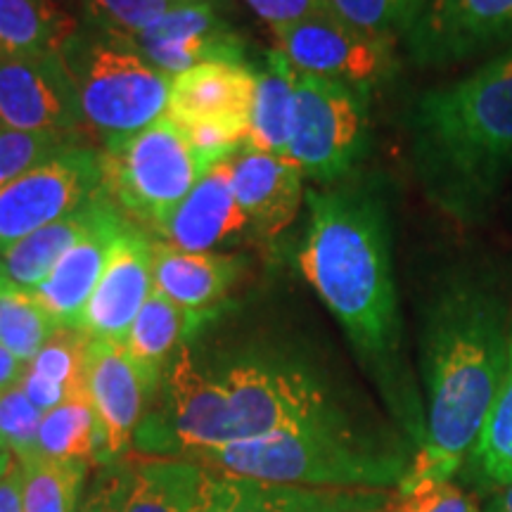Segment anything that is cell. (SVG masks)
<instances>
[{"label":"cell","mask_w":512,"mask_h":512,"mask_svg":"<svg viewBox=\"0 0 512 512\" xmlns=\"http://www.w3.org/2000/svg\"><path fill=\"white\" fill-rule=\"evenodd\" d=\"M510 325L508 299L491 271L465 266L441 280L422 328L425 434L399 489L463 472L501 382Z\"/></svg>","instance_id":"cell-1"},{"label":"cell","mask_w":512,"mask_h":512,"mask_svg":"<svg viewBox=\"0 0 512 512\" xmlns=\"http://www.w3.org/2000/svg\"><path fill=\"white\" fill-rule=\"evenodd\" d=\"M299 268L363 356L387 366L401 351L392 223L373 183L306 192Z\"/></svg>","instance_id":"cell-2"},{"label":"cell","mask_w":512,"mask_h":512,"mask_svg":"<svg viewBox=\"0 0 512 512\" xmlns=\"http://www.w3.org/2000/svg\"><path fill=\"white\" fill-rule=\"evenodd\" d=\"M411 133L427 197L465 226L489 219L512 174V46L422 93Z\"/></svg>","instance_id":"cell-3"},{"label":"cell","mask_w":512,"mask_h":512,"mask_svg":"<svg viewBox=\"0 0 512 512\" xmlns=\"http://www.w3.org/2000/svg\"><path fill=\"white\" fill-rule=\"evenodd\" d=\"M185 458L221 475L351 491L399 489L411 467L399 453H384L361 444L349 427L278 432L207 448Z\"/></svg>","instance_id":"cell-4"},{"label":"cell","mask_w":512,"mask_h":512,"mask_svg":"<svg viewBox=\"0 0 512 512\" xmlns=\"http://www.w3.org/2000/svg\"><path fill=\"white\" fill-rule=\"evenodd\" d=\"M62 60L72 76L83 126L102 143V150L131 138L169 112L171 79L147 62L131 43L100 31L86 36L79 29Z\"/></svg>","instance_id":"cell-5"},{"label":"cell","mask_w":512,"mask_h":512,"mask_svg":"<svg viewBox=\"0 0 512 512\" xmlns=\"http://www.w3.org/2000/svg\"><path fill=\"white\" fill-rule=\"evenodd\" d=\"M102 192L128 221L157 228L207 174L188 138L162 117L100 155Z\"/></svg>","instance_id":"cell-6"},{"label":"cell","mask_w":512,"mask_h":512,"mask_svg":"<svg viewBox=\"0 0 512 512\" xmlns=\"http://www.w3.org/2000/svg\"><path fill=\"white\" fill-rule=\"evenodd\" d=\"M219 380L228 403L230 444L278 432L347 427L323 384L299 366L240 361Z\"/></svg>","instance_id":"cell-7"},{"label":"cell","mask_w":512,"mask_h":512,"mask_svg":"<svg viewBox=\"0 0 512 512\" xmlns=\"http://www.w3.org/2000/svg\"><path fill=\"white\" fill-rule=\"evenodd\" d=\"M366 98L344 83L297 72L287 157L306 178L332 185L354 169L368 140Z\"/></svg>","instance_id":"cell-8"},{"label":"cell","mask_w":512,"mask_h":512,"mask_svg":"<svg viewBox=\"0 0 512 512\" xmlns=\"http://www.w3.org/2000/svg\"><path fill=\"white\" fill-rule=\"evenodd\" d=\"M102 192L98 152L69 145L0 190V252L64 219Z\"/></svg>","instance_id":"cell-9"},{"label":"cell","mask_w":512,"mask_h":512,"mask_svg":"<svg viewBox=\"0 0 512 512\" xmlns=\"http://www.w3.org/2000/svg\"><path fill=\"white\" fill-rule=\"evenodd\" d=\"M273 34L275 50L297 72L323 76L361 93L394 72V43L351 27L335 12H320Z\"/></svg>","instance_id":"cell-10"},{"label":"cell","mask_w":512,"mask_h":512,"mask_svg":"<svg viewBox=\"0 0 512 512\" xmlns=\"http://www.w3.org/2000/svg\"><path fill=\"white\" fill-rule=\"evenodd\" d=\"M512 41V0H420L406 34L420 64H458Z\"/></svg>","instance_id":"cell-11"},{"label":"cell","mask_w":512,"mask_h":512,"mask_svg":"<svg viewBox=\"0 0 512 512\" xmlns=\"http://www.w3.org/2000/svg\"><path fill=\"white\" fill-rule=\"evenodd\" d=\"M0 126L74 138L83 117L62 55L0 60Z\"/></svg>","instance_id":"cell-12"},{"label":"cell","mask_w":512,"mask_h":512,"mask_svg":"<svg viewBox=\"0 0 512 512\" xmlns=\"http://www.w3.org/2000/svg\"><path fill=\"white\" fill-rule=\"evenodd\" d=\"M152 261L155 242L145 238L138 223L126 221L112 242L100 283L86 304L79 330L100 342L124 344L133 320L155 290Z\"/></svg>","instance_id":"cell-13"},{"label":"cell","mask_w":512,"mask_h":512,"mask_svg":"<svg viewBox=\"0 0 512 512\" xmlns=\"http://www.w3.org/2000/svg\"><path fill=\"white\" fill-rule=\"evenodd\" d=\"M164 74L176 76L211 60H240L242 46L209 0H185L131 41Z\"/></svg>","instance_id":"cell-14"},{"label":"cell","mask_w":512,"mask_h":512,"mask_svg":"<svg viewBox=\"0 0 512 512\" xmlns=\"http://www.w3.org/2000/svg\"><path fill=\"white\" fill-rule=\"evenodd\" d=\"M86 387L98 418L100 453L107 460H117L131 448L152 384L126 354L124 344L91 339Z\"/></svg>","instance_id":"cell-15"},{"label":"cell","mask_w":512,"mask_h":512,"mask_svg":"<svg viewBox=\"0 0 512 512\" xmlns=\"http://www.w3.org/2000/svg\"><path fill=\"white\" fill-rule=\"evenodd\" d=\"M387 501L384 491L313 489L209 472L197 512H363Z\"/></svg>","instance_id":"cell-16"},{"label":"cell","mask_w":512,"mask_h":512,"mask_svg":"<svg viewBox=\"0 0 512 512\" xmlns=\"http://www.w3.org/2000/svg\"><path fill=\"white\" fill-rule=\"evenodd\" d=\"M126 221V216L102 192L93 226L74 242V247L67 249L48 278L34 290L55 328L79 330L86 304L91 302L95 287L100 283L112 242L126 226Z\"/></svg>","instance_id":"cell-17"},{"label":"cell","mask_w":512,"mask_h":512,"mask_svg":"<svg viewBox=\"0 0 512 512\" xmlns=\"http://www.w3.org/2000/svg\"><path fill=\"white\" fill-rule=\"evenodd\" d=\"M304 171L287 155L242 150L230 159V185L249 226L264 238H275L292 226L302 207Z\"/></svg>","instance_id":"cell-18"},{"label":"cell","mask_w":512,"mask_h":512,"mask_svg":"<svg viewBox=\"0 0 512 512\" xmlns=\"http://www.w3.org/2000/svg\"><path fill=\"white\" fill-rule=\"evenodd\" d=\"M256 74L240 60H211L171 79L169 112L176 124L221 121L249 131Z\"/></svg>","instance_id":"cell-19"},{"label":"cell","mask_w":512,"mask_h":512,"mask_svg":"<svg viewBox=\"0 0 512 512\" xmlns=\"http://www.w3.org/2000/svg\"><path fill=\"white\" fill-rule=\"evenodd\" d=\"M169 387V427L181 458L230 444L228 403L219 375H207L181 347L166 377Z\"/></svg>","instance_id":"cell-20"},{"label":"cell","mask_w":512,"mask_h":512,"mask_svg":"<svg viewBox=\"0 0 512 512\" xmlns=\"http://www.w3.org/2000/svg\"><path fill=\"white\" fill-rule=\"evenodd\" d=\"M249 221L230 185V162L207 171L190 195L155 228L164 242L185 252H211L219 242L245 233Z\"/></svg>","instance_id":"cell-21"},{"label":"cell","mask_w":512,"mask_h":512,"mask_svg":"<svg viewBox=\"0 0 512 512\" xmlns=\"http://www.w3.org/2000/svg\"><path fill=\"white\" fill-rule=\"evenodd\" d=\"M238 275V256L185 252L169 242H155V261H152L155 290L195 316L221 302Z\"/></svg>","instance_id":"cell-22"},{"label":"cell","mask_w":512,"mask_h":512,"mask_svg":"<svg viewBox=\"0 0 512 512\" xmlns=\"http://www.w3.org/2000/svg\"><path fill=\"white\" fill-rule=\"evenodd\" d=\"M91 337L76 328H57L24 366L17 384L38 411L48 413L72 399H88L86 366Z\"/></svg>","instance_id":"cell-23"},{"label":"cell","mask_w":512,"mask_h":512,"mask_svg":"<svg viewBox=\"0 0 512 512\" xmlns=\"http://www.w3.org/2000/svg\"><path fill=\"white\" fill-rule=\"evenodd\" d=\"M128 477L124 512H197L209 470L176 456L136 458Z\"/></svg>","instance_id":"cell-24"},{"label":"cell","mask_w":512,"mask_h":512,"mask_svg":"<svg viewBox=\"0 0 512 512\" xmlns=\"http://www.w3.org/2000/svg\"><path fill=\"white\" fill-rule=\"evenodd\" d=\"M79 31L57 0H0V53L5 57L62 55Z\"/></svg>","instance_id":"cell-25"},{"label":"cell","mask_w":512,"mask_h":512,"mask_svg":"<svg viewBox=\"0 0 512 512\" xmlns=\"http://www.w3.org/2000/svg\"><path fill=\"white\" fill-rule=\"evenodd\" d=\"M102 202V192L86 207L64 216V219L38 228L27 238L17 240L5 252H0V271L15 280L17 285L36 290L48 278L57 261L67 254L69 247L93 226Z\"/></svg>","instance_id":"cell-26"},{"label":"cell","mask_w":512,"mask_h":512,"mask_svg":"<svg viewBox=\"0 0 512 512\" xmlns=\"http://www.w3.org/2000/svg\"><path fill=\"white\" fill-rule=\"evenodd\" d=\"M294 81L297 69L278 50L266 57V67L256 74V95L249 117L247 150L287 155L294 121Z\"/></svg>","instance_id":"cell-27"},{"label":"cell","mask_w":512,"mask_h":512,"mask_svg":"<svg viewBox=\"0 0 512 512\" xmlns=\"http://www.w3.org/2000/svg\"><path fill=\"white\" fill-rule=\"evenodd\" d=\"M192 320H195V313L176 306L157 290H152L145 306L133 320L124 339V349L140 373L145 375V380L152 384V389L157 387L166 361L181 349Z\"/></svg>","instance_id":"cell-28"},{"label":"cell","mask_w":512,"mask_h":512,"mask_svg":"<svg viewBox=\"0 0 512 512\" xmlns=\"http://www.w3.org/2000/svg\"><path fill=\"white\" fill-rule=\"evenodd\" d=\"M463 472H467L470 482L477 484V489L491 494L512 482V325L501 382L486 415L484 430Z\"/></svg>","instance_id":"cell-29"},{"label":"cell","mask_w":512,"mask_h":512,"mask_svg":"<svg viewBox=\"0 0 512 512\" xmlns=\"http://www.w3.org/2000/svg\"><path fill=\"white\" fill-rule=\"evenodd\" d=\"M55 330L34 290L17 285L0 271V344L22 363H29Z\"/></svg>","instance_id":"cell-30"},{"label":"cell","mask_w":512,"mask_h":512,"mask_svg":"<svg viewBox=\"0 0 512 512\" xmlns=\"http://www.w3.org/2000/svg\"><path fill=\"white\" fill-rule=\"evenodd\" d=\"M100 453L98 418L88 399H72L43 413L38 456L50 460H91Z\"/></svg>","instance_id":"cell-31"},{"label":"cell","mask_w":512,"mask_h":512,"mask_svg":"<svg viewBox=\"0 0 512 512\" xmlns=\"http://www.w3.org/2000/svg\"><path fill=\"white\" fill-rule=\"evenodd\" d=\"M19 465L24 512H79L86 460L34 458Z\"/></svg>","instance_id":"cell-32"},{"label":"cell","mask_w":512,"mask_h":512,"mask_svg":"<svg viewBox=\"0 0 512 512\" xmlns=\"http://www.w3.org/2000/svg\"><path fill=\"white\" fill-rule=\"evenodd\" d=\"M420 0H328L330 12L370 36L396 43L406 38Z\"/></svg>","instance_id":"cell-33"},{"label":"cell","mask_w":512,"mask_h":512,"mask_svg":"<svg viewBox=\"0 0 512 512\" xmlns=\"http://www.w3.org/2000/svg\"><path fill=\"white\" fill-rule=\"evenodd\" d=\"M79 3L100 31L131 43L159 17L185 0H79Z\"/></svg>","instance_id":"cell-34"},{"label":"cell","mask_w":512,"mask_h":512,"mask_svg":"<svg viewBox=\"0 0 512 512\" xmlns=\"http://www.w3.org/2000/svg\"><path fill=\"white\" fill-rule=\"evenodd\" d=\"M41 420L43 411H38L19 384L0 392V439L17 463H29L38 456Z\"/></svg>","instance_id":"cell-35"},{"label":"cell","mask_w":512,"mask_h":512,"mask_svg":"<svg viewBox=\"0 0 512 512\" xmlns=\"http://www.w3.org/2000/svg\"><path fill=\"white\" fill-rule=\"evenodd\" d=\"M69 145H76L74 138L24 133L0 126V190Z\"/></svg>","instance_id":"cell-36"},{"label":"cell","mask_w":512,"mask_h":512,"mask_svg":"<svg viewBox=\"0 0 512 512\" xmlns=\"http://www.w3.org/2000/svg\"><path fill=\"white\" fill-rule=\"evenodd\" d=\"M387 512H482L477 496L456 482H422L399 489L387 501Z\"/></svg>","instance_id":"cell-37"},{"label":"cell","mask_w":512,"mask_h":512,"mask_svg":"<svg viewBox=\"0 0 512 512\" xmlns=\"http://www.w3.org/2000/svg\"><path fill=\"white\" fill-rule=\"evenodd\" d=\"M245 3L273 31L320 15V12H330L328 0H245Z\"/></svg>","instance_id":"cell-38"},{"label":"cell","mask_w":512,"mask_h":512,"mask_svg":"<svg viewBox=\"0 0 512 512\" xmlns=\"http://www.w3.org/2000/svg\"><path fill=\"white\" fill-rule=\"evenodd\" d=\"M128 477H131V470L126 465L102 470L79 512H124Z\"/></svg>","instance_id":"cell-39"},{"label":"cell","mask_w":512,"mask_h":512,"mask_svg":"<svg viewBox=\"0 0 512 512\" xmlns=\"http://www.w3.org/2000/svg\"><path fill=\"white\" fill-rule=\"evenodd\" d=\"M0 512H24L22 505V465L12 460L3 477H0Z\"/></svg>","instance_id":"cell-40"},{"label":"cell","mask_w":512,"mask_h":512,"mask_svg":"<svg viewBox=\"0 0 512 512\" xmlns=\"http://www.w3.org/2000/svg\"><path fill=\"white\" fill-rule=\"evenodd\" d=\"M24 366H27V363L19 361L17 356H12L10 351L0 344V392L8 387H15V384L22 380Z\"/></svg>","instance_id":"cell-41"},{"label":"cell","mask_w":512,"mask_h":512,"mask_svg":"<svg viewBox=\"0 0 512 512\" xmlns=\"http://www.w3.org/2000/svg\"><path fill=\"white\" fill-rule=\"evenodd\" d=\"M486 512H512V482L494 491V498H491Z\"/></svg>","instance_id":"cell-42"},{"label":"cell","mask_w":512,"mask_h":512,"mask_svg":"<svg viewBox=\"0 0 512 512\" xmlns=\"http://www.w3.org/2000/svg\"><path fill=\"white\" fill-rule=\"evenodd\" d=\"M12 460H15V456H12V453H3V456H0V477H3L5 472H8V467L12 465Z\"/></svg>","instance_id":"cell-43"},{"label":"cell","mask_w":512,"mask_h":512,"mask_svg":"<svg viewBox=\"0 0 512 512\" xmlns=\"http://www.w3.org/2000/svg\"><path fill=\"white\" fill-rule=\"evenodd\" d=\"M363 512H387V503L380 505V508H370V510H363Z\"/></svg>","instance_id":"cell-44"},{"label":"cell","mask_w":512,"mask_h":512,"mask_svg":"<svg viewBox=\"0 0 512 512\" xmlns=\"http://www.w3.org/2000/svg\"><path fill=\"white\" fill-rule=\"evenodd\" d=\"M3 453H10V451H8V448H5V441L0 439V456H3Z\"/></svg>","instance_id":"cell-45"},{"label":"cell","mask_w":512,"mask_h":512,"mask_svg":"<svg viewBox=\"0 0 512 512\" xmlns=\"http://www.w3.org/2000/svg\"><path fill=\"white\" fill-rule=\"evenodd\" d=\"M3 57H5V55H3V53H0V60H3Z\"/></svg>","instance_id":"cell-46"},{"label":"cell","mask_w":512,"mask_h":512,"mask_svg":"<svg viewBox=\"0 0 512 512\" xmlns=\"http://www.w3.org/2000/svg\"><path fill=\"white\" fill-rule=\"evenodd\" d=\"M209 3H214V0H209Z\"/></svg>","instance_id":"cell-47"},{"label":"cell","mask_w":512,"mask_h":512,"mask_svg":"<svg viewBox=\"0 0 512 512\" xmlns=\"http://www.w3.org/2000/svg\"><path fill=\"white\" fill-rule=\"evenodd\" d=\"M57 3H60V0H57Z\"/></svg>","instance_id":"cell-48"}]
</instances>
